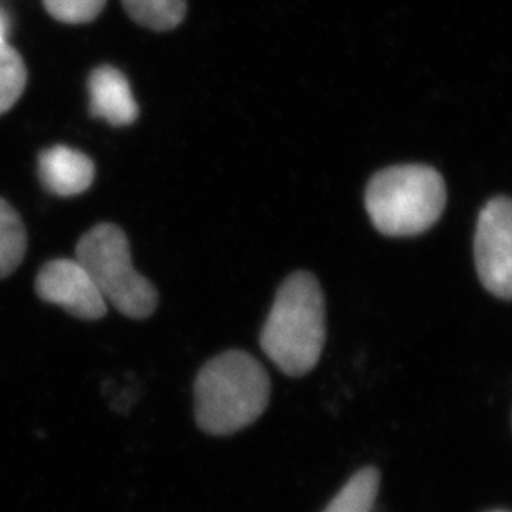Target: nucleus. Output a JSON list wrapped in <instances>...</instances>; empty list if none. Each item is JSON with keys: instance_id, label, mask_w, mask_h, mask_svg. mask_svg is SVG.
Returning a JSON list of instances; mask_svg holds the SVG:
<instances>
[{"instance_id": "obj_2", "label": "nucleus", "mask_w": 512, "mask_h": 512, "mask_svg": "<svg viewBox=\"0 0 512 512\" xmlns=\"http://www.w3.org/2000/svg\"><path fill=\"white\" fill-rule=\"evenodd\" d=\"M270 378L247 351H225L208 361L195 381L198 428L213 436L238 433L265 413Z\"/></svg>"}, {"instance_id": "obj_6", "label": "nucleus", "mask_w": 512, "mask_h": 512, "mask_svg": "<svg viewBox=\"0 0 512 512\" xmlns=\"http://www.w3.org/2000/svg\"><path fill=\"white\" fill-rule=\"evenodd\" d=\"M35 290L42 300L80 320H100L107 313V301L77 260L49 261L37 275Z\"/></svg>"}, {"instance_id": "obj_12", "label": "nucleus", "mask_w": 512, "mask_h": 512, "mask_svg": "<svg viewBox=\"0 0 512 512\" xmlns=\"http://www.w3.org/2000/svg\"><path fill=\"white\" fill-rule=\"evenodd\" d=\"M27 69L17 50L9 44L0 45V115L14 107L24 94Z\"/></svg>"}, {"instance_id": "obj_9", "label": "nucleus", "mask_w": 512, "mask_h": 512, "mask_svg": "<svg viewBox=\"0 0 512 512\" xmlns=\"http://www.w3.org/2000/svg\"><path fill=\"white\" fill-rule=\"evenodd\" d=\"M122 4L130 19L157 32L175 29L187 14L185 0H122Z\"/></svg>"}, {"instance_id": "obj_3", "label": "nucleus", "mask_w": 512, "mask_h": 512, "mask_svg": "<svg viewBox=\"0 0 512 512\" xmlns=\"http://www.w3.org/2000/svg\"><path fill=\"white\" fill-rule=\"evenodd\" d=\"M365 205L383 235L413 237L438 222L446 207V185L426 165L384 168L368 183Z\"/></svg>"}, {"instance_id": "obj_4", "label": "nucleus", "mask_w": 512, "mask_h": 512, "mask_svg": "<svg viewBox=\"0 0 512 512\" xmlns=\"http://www.w3.org/2000/svg\"><path fill=\"white\" fill-rule=\"evenodd\" d=\"M77 258L100 295L115 310L133 320H145L157 310L158 293L152 281L132 265L130 245L122 228L100 223L90 228L77 245Z\"/></svg>"}, {"instance_id": "obj_14", "label": "nucleus", "mask_w": 512, "mask_h": 512, "mask_svg": "<svg viewBox=\"0 0 512 512\" xmlns=\"http://www.w3.org/2000/svg\"><path fill=\"white\" fill-rule=\"evenodd\" d=\"M7 35H9V19L4 10L0 9V45L7 44Z\"/></svg>"}, {"instance_id": "obj_1", "label": "nucleus", "mask_w": 512, "mask_h": 512, "mask_svg": "<svg viewBox=\"0 0 512 512\" xmlns=\"http://www.w3.org/2000/svg\"><path fill=\"white\" fill-rule=\"evenodd\" d=\"M325 296L315 276L296 271L278 288L261 330V350L288 376L310 373L325 348Z\"/></svg>"}, {"instance_id": "obj_13", "label": "nucleus", "mask_w": 512, "mask_h": 512, "mask_svg": "<svg viewBox=\"0 0 512 512\" xmlns=\"http://www.w3.org/2000/svg\"><path fill=\"white\" fill-rule=\"evenodd\" d=\"M107 0H44L45 9L64 24H87L99 17Z\"/></svg>"}, {"instance_id": "obj_8", "label": "nucleus", "mask_w": 512, "mask_h": 512, "mask_svg": "<svg viewBox=\"0 0 512 512\" xmlns=\"http://www.w3.org/2000/svg\"><path fill=\"white\" fill-rule=\"evenodd\" d=\"M39 175L49 192L59 197H75L94 183L95 165L85 153L55 145L40 153Z\"/></svg>"}, {"instance_id": "obj_11", "label": "nucleus", "mask_w": 512, "mask_h": 512, "mask_svg": "<svg viewBox=\"0 0 512 512\" xmlns=\"http://www.w3.org/2000/svg\"><path fill=\"white\" fill-rule=\"evenodd\" d=\"M27 250V233L19 213L0 198V278L14 273Z\"/></svg>"}, {"instance_id": "obj_10", "label": "nucleus", "mask_w": 512, "mask_h": 512, "mask_svg": "<svg viewBox=\"0 0 512 512\" xmlns=\"http://www.w3.org/2000/svg\"><path fill=\"white\" fill-rule=\"evenodd\" d=\"M380 489V473L375 468L361 469L323 512H371Z\"/></svg>"}, {"instance_id": "obj_15", "label": "nucleus", "mask_w": 512, "mask_h": 512, "mask_svg": "<svg viewBox=\"0 0 512 512\" xmlns=\"http://www.w3.org/2000/svg\"><path fill=\"white\" fill-rule=\"evenodd\" d=\"M491 512H508V511H491Z\"/></svg>"}, {"instance_id": "obj_7", "label": "nucleus", "mask_w": 512, "mask_h": 512, "mask_svg": "<svg viewBox=\"0 0 512 512\" xmlns=\"http://www.w3.org/2000/svg\"><path fill=\"white\" fill-rule=\"evenodd\" d=\"M90 114L114 127H125L138 119L132 89L119 69L102 65L89 77Z\"/></svg>"}, {"instance_id": "obj_5", "label": "nucleus", "mask_w": 512, "mask_h": 512, "mask_svg": "<svg viewBox=\"0 0 512 512\" xmlns=\"http://www.w3.org/2000/svg\"><path fill=\"white\" fill-rule=\"evenodd\" d=\"M474 258L484 288L494 296L512 300L511 198H494L479 213Z\"/></svg>"}]
</instances>
